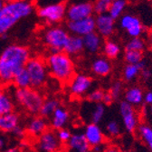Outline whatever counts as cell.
I'll return each mask as SVG.
<instances>
[{
	"label": "cell",
	"mask_w": 152,
	"mask_h": 152,
	"mask_svg": "<svg viewBox=\"0 0 152 152\" xmlns=\"http://www.w3.org/2000/svg\"><path fill=\"white\" fill-rule=\"evenodd\" d=\"M127 1L125 0H113L111 1V5L108 14L114 20L122 16V14L127 7Z\"/></svg>",
	"instance_id": "29"
},
{
	"label": "cell",
	"mask_w": 152,
	"mask_h": 152,
	"mask_svg": "<svg viewBox=\"0 0 152 152\" xmlns=\"http://www.w3.org/2000/svg\"><path fill=\"white\" fill-rule=\"evenodd\" d=\"M67 5L64 2H57L43 5L38 7L37 15L48 25L53 26L61 23L66 17Z\"/></svg>",
	"instance_id": "7"
},
{
	"label": "cell",
	"mask_w": 152,
	"mask_h": 152,
	"mask_svg": "<svg viewBox=\"0 0 152 152\" xmlns=\"http://www.w3.org/2000/svg\"><path fill=\"white\" fill-rule=\"evenodd\" d=\"M84 50L83 39L78 36H70L69 40L64 49V52L72 56H77Z\"/></svg>",
	"instance_id": "22"
},
{
	"label": "cell",
	"mask_w": 152,
	"mask_h": 152,
	"mask_svg": "<svg viewBox=\"0 0 152 152\" xmlns=\"http://www.w3.org/2000/svg\"><path fill=\"white\" fill-rule=\"evenodd\" d=\"M113 101H114V99H113L112 96L110 95V92H104L103 99H102V103L104 106H105V105L109 106V105H110Z\"/></svg>",
	"instance_id": "39"
},
{
	"label": "cell",
	"mask_w": 152,
	"mask_h": 152,
	"mask_svg": "<svg viewBox=\"0 0 152 152\" xmlns=\"http://www.w3.org/2000/svg\"><path fill=\"white\" fill-rule=\"evenodd\" d=\"M83 134L91 148L104 143L105 137L103 134V131L97 124H88L84 128Z\"/></svg>",
	"instance_id": "17"
},
{
	"label": "cell",
	"mask_w": 152,
	"mask_h": 152,
	"mask_svg": "<svg viewBox=\"0 0 152 152\" xmlns=\"http://www.w3.org/2000/svg\"><path fill=\"white\" fill-rule=\"evenodd\" d=\"M70 114L68 110L64 107H59L50 118V126L53 130H60L64 128L68 124Z\"/></svg>",
	"instance_id": "20"
},
{
	"label": "cell",
	"mask_w": 152,
	"mask_h": 152,
	"mask_svg": "<svg viewBox=\"0 0 152 152\" xmlns=\"http://www.w3.org/2000/svg\"><path fill=\"white\" fill-rule=\"evenodd\" d=\"M140 75H141L142 79H143L144 80H146V81L148 80V79H150L151 77H152V73H151V71H150L148 68H147V67H145V68L141 71Z\"/></svg>",
	"instance_id": "42"
},
{
	"label": "cell",
	"mask_w": 152,
	"mask_h": 152,
	"mask_svg": "<svg viewBox=\"0 0 152 152\" xmlns=\"http://www.w3.org/2000/svg\"><path fill=\"white\" fill-rule=\"evenodd\" d=\"M15 103L26 112L37 116V114L40 112L45 99L39 90L29 87L23 89L15 88Z\"/></svg>",
	"instance_id": "4"
},
{
	"label": "cell",
	"mask_w": 152,
	"mask_h": 152,
	"mask_svg": "<svg viewBox=\"0 0 152 152\" xmlns=\"http://www.w3.org/2000/svg\"><path fill=\"white\" fill-rule=\"evenodd\" d=\"M25 132H26V128H22L21 126H19V127H17V128L14 130V132L12 133V134L15 135V136L17 137V138H22V137L24 136V134H25Z\"/></svg>",
	"instance_id": "41"
},
{
	"label": "cell",
	"mask_w": 152,
	"mask_h": 152,
	"mask_svg": "<svg viewBox=\"0 0 152 152\" xmlns=\"http://www.w3.org/2000/svg\"><path fill=\"white\" fill-rule=\"evenodd\" d=\"M32 58L27 47L19 44H11L0 54V85L13 83L15 76L24 69Z\"/></svg>",
	"instance_id": "1"
},
{
	"label": "cell",
	"mask_w": 152,
	"mask_h": 152,
	"mask_svg": "<svg viewBox=\"0 0 152 152\" xmlns=\"http://www.w3.org/2000/svg\"><path fill=\"white\" fill-rule=\"evenodd\" d=\"M120 26L122 29L126 30L131 39L140 37L144 32V27L140 18L131 14H125L121 17Z\"/></svg>",
	"instance_id": "12"
},
{
	"label": "cell",
	"mask_w": 152,
	"mask_h": 152,
	"mask_svg": "<svg viewBox=\"0 0 152 152\" xmlns=\"http://www.w3.org/2000/svg\"><path fill=\"white\" fill-rule=\"evenodd\" d=\"M92 85V79L85 74L75 75L69 82L68 89L72 97L81 98L86 95Z\"/></svg>",
	"instance_id": "10"
},
{
	"label": "cell",
	"mask_w": 152,
	"mask_h": 152,
	"mask_svg": "<svg viewBox=\"0 0 152 152\" xmlns=\"http://www.w3.org/2000/svg\"><path fill=\"white\" fill-rule=\"evenodd\" d=\"M15 90V87L10 85H0V116L14 112Z\"/></svg>",
	"instance_id": "14"
},
{
	"label": "cell",
	"mask_w": 152,
	"mask_h": 152,
	"mask_svg": "<svg viewBox=\"0 0 152 152\" xmlns=\"http://www.w3.org/2000/svg\"><path fill=\"white\" fill-rule=\"evenodd\" d=\"M58 152H63V151H58Z\"/></svg>",
	"instance_id": "51"
},
{
	"label": "cell",
	"mask_w": 152,
	"mask_h": 152,
	"mask_svg": "<svg viewBox=\"0 0 152 152\" xmlns=\"http://www.w3.org/2000/svg\"><path fill=\"white\" fill-rule=\"evenodd\" d=\"M83 152H92L91 150H88V151H83Z\"/></svg>",
	"instance_id": "50"
},
{
	"label": "cell",
	"mask_w": 152,
	"mask_h": 152,
	"mask_svg": "<svg viewBox=\"0 0 152 152\" xmlns=\"http://www.w3.org/2000/svg\"><path fill=\"white\" fill-rule=\"evenodd\" d=\"M111 68V63L105 58H98L91 64V71L99 77H105L109 75Z\"/></svg>",
	"instance_id": "24"
},
{
	"label": "cell",
	"mask_w": 152,
	"mask_h": 152,
	"mask_svg": "<svg viewBox=\"0 0 152 152\" xmlns=\"http://www.w3.org/2000/svg\"><path fill=\"white\" fill-rule=\"evenodd\" d=\"M115 30V20L109 14L98 15L95 17V31L102 37H110Z\"/></svg>",
	"instance_id": "15"
},
{
	"label": "cell",
	"mask_w": 152,
	"mask_h": 152,
	"mask_svg": "<svg viewBox=\"0 0 152 152\" xmlns=\"http://www.w3.org/2000/svg\"><path fill=\"white\" fill-rule=\"evenodd\" d=\"M146 67L145 62L142 61L136 65H129L127 64L123 69V78L126 81L134 80L141 73V71Z\"/></svg>",
	"instance_id": "26"
},
{
	"label": "cell",
	"mask_w": 152,
	"mask_h": 152,
	"mask_svg": "<svg viewBox=\"0 0 152 152\" xmlns=\"http://www.w3.org/2000/svg\"><path fill=\"white\" fill-rule=\"evenodd\" d=\"M4 152H19V149L16 147H9L7 148Z\"/></svg>",
	"instance_id": "46"
},
{
	"label": "cell",
	"mask_w": 152,
	"mask_h": 152,
	"mask_svg": "<svg viewBox=\"0 0 152 152\" xmlns=\"http://www.w3.org/2000/svg\"><path fill=\"white\" fill-rule=\"evenodd\" d=\"M69 152H83L91 150V147L86 140L83 133L76 132L72 134V137L66 144Z\"/></svg>",
	"instance_id": "19"
},
{
	"label": "cell",
	"mask_w": 152,
	"mask_h": 152,
	"mask_svg": "<svg viewBox=\"0 0 152 152\" xmlns=\"http://www.w3.org/2000/svg\"><path fill=\"white\" fill-rule=\"evenodd\" d=\"M149 111H150V113L152 114V105L150 106V108H149Z\"/></svg>",
	"instance_id": "48"
},
{
	"label": "cell",
	"mask_w": 152,
	"mask_h": 152,
	"mask_svg": "<svg viewBox=\"0 0 152 152\" xmlns=\"http://www.w3.org/2000/svg\"><path fill=\"white\" fill-rule=\"evenodd\" d=\"M105 115V106L102 103L95 104L91 113V121L92 124H97L102 120Z\"/></svg>",
	"instance_id": "31"
},
{
	"label": "cell",
	"mask_w": 152,
	"mask_h": 152,
	"mask_svg": "<svg viewBox=\"0 0 152 152\" xmlns=\"http://www.w3.org/2000/svg\"><path fill=\"white\" fill-rule=\"evenodd\" d=\"M19 126H20V117L16 112L14 111L0 116V133L2 134L13 133Z\"/></svg>",
	"instance_id": "18"
},
{
	"label": "cell",
	"mask_w": 152,
	"mask_h": 152,
	"mask_svg": "<svg viewBox=\"0 0 152 152\" xmlns=\"http://www.w3.org/2000/svg\"><path fill=\"white\" fill-rule=\"evenodd\" d=\"M106 131L108 133V135H110V137L115 138V137L120 136L121 132V128L120 124L116 120H111L107 124Z\"/></svg>",
	"instance_id": "35"
},
{
	"label": "cell",
	"mask_w": 152,
	"mask_h": 152,
	"mask_svg": "<svg viewBox=\"0 0 152 152\" xmlns=\"http://www.w3.org/2000/svg\"><path fill=\"white\" fill-rule=\"evenodd\" d=\"M48 126L49 123L46 119L41 116H34L28 120L26 131L31 137L39 138L46 130H48Z\"/></svg>",
	"instance_id": "16"
},
{
	"label": "cell",
	"mask_w": 152,
	"mask_h": 152,
	"mask_svg": "<svg viewBox=\"0 0 152 152\" xmlns=\"http://www.w3.org/2000/svg\"><path fill=\"white\" fill-rule=\"evenodd\" d=\"M109 92L110 93V95L112 96L114 100L119 99L121 97L122 92H123V84H122V82L119 81V80L115 81L111 85L110 90Z\"/></svg>",
	"instance_id": "37"
},
{
	"label": "cell",
	"mask_w": 152,
	"mask_h": 152,
	"mask_svg": "<svg viewBox=\"0 0 152 152\" xmlns=\"http://www.w3.org/2000/svg\"><path fill=\"white\" fill-rule=\"evenodd\" d=\"M83 39L84 49L91 54L99 52L102 47L103 46L102 37L96 31L85 36Z\"/></svg>",
	"instance_id": "21"
},
{
	"label": "cell",
	"mask_w": 152,
	"mask_h": 152,
	"mask_svg": "<svg viewBox=\"0 0 152 152\" xmlns=\"http://www.w3.org/2000/svg\"><path fill=\"white\" fill-rule=\"evenodd\" d=\"M125 101L131 106H140L144 101V92L140 87H131L124 93Z\"/></svg>",
	"instance_id": "23"
},
{
	"label": "cell",
	"mask_w": 152,
	"mask_h": 152,
	"mask_svg": "<svg viewBox=\"0 0 152 152\" xmlns=\"http://www.w3.org/2000/svg\"><path fill=\"white\" fill-rule=\"evenodd\" d=\"M104 152H121V151L116 147H108Z\"/></svg>",
	"instance_id": "45"
},
{
	"label": "cell",
	"mask_w": 152,
	"mask_h": 152,
	"mask_svg": "<svg viewBox=\"0 0 152 152\" xmlns=\"http://www.w3.org/2000/svg\"><path fill=\"white\" fill-rule=\"evenodd\" d=\"M144 102L148 105H152V91H148L144 95Z\"/></svg>",
	"instance_id": "44"
},
{
	"label": "cell",
	"mask_w": 152,
	"mask_h": 152,
	"mask_svg": "<svg viewBox=\"0 0 152 152\" xmlns=\"http://www.w3.org/2000/svg\"><path fill=\"white\" fill-rule=\"evenodd\" d=\"M138 133L142 141L152 151V127L147 124H141L138 127Z\"/></svg>",
	"instance_id": "30"
},
{
	"label": "cell",
	"mask_w": 152,
	"mask_h": 152,
	"mask_svg": "<svg viewBox=\"0 0 152 152\" xmlns=\"http://www.w3.org/2000/svg\"><path fill=\"white\" fill-rule=\"evenodd\" d=\"M103 53L108 59H114L118 58V56L121 53V47L118 43L113 40H106L103 44L102 47Z\"/></svg>",
	"instance_id": "28"
},
{
	"label": "cell",
	"mask_w": 152,
	"mask_h": 152,
	"mask_svg": "<svg viewBox=\"0 0 152 152\" xmlns=\"http://www.w3.org/2000/svg\"><path fill=\"white\" fill-rule=\"evenodd\" d=\"M31 79V87L40 89L47 82L49 71L45 61L39 56H32L26 66Z\"/></svg>",
	"instance_id": "6"
},
{
	"label": "cell",
	"mask_w": 152,
	"mask_h": 152,
	"mask_svg": "<svg viewBox=\"0 0 152 152\" xmlns=\"http://www.w3.org/2000/svg\"><path fill=\"white\" fill-rule=\"evenodd\" d=\"M7 139L5 136V134H2L0 133V152L1 151H5L7 148Z\"/></svg>",
	"instance_id": "40"
},
{
	"label": "cell",
	"mask_w": 152,
	"mask_h": 152,
	"mask_svg": "<svg viewBox=\"0 0 152 152\" xmlns=\"http://www.w3.org/2000/svg\"><path fill=\"white\" fill-rule=\"evenodd\" d=\"M60 107V102L57 99L49 98L44 100V103L41 107L39 115L45 119H49L54 113V111Z\"/></svg>",
	"instance_id": "25"
},
{
	"label": "cell",
	"mask_w": 152,
	"mask_h": 152,
	"mask_svg": "<svg viewBox=\"0 0 152 152\" xmlns=\"http://www.w3.org/2000/svg\"><path fill=\"white\" fill-rule=\"evenodd\" d=\"M150 49L152 51V39H151V43H150Z\"/></svg>",
	"instance_id": "49"
},
{
	"label": "cell",
	"mask_w": 152,
	"mask_h": 152,
	"mask_svg": "<svg viewBox=\"0 0 152 152\" xmlns=\"http://www.w3.org/2000/svg\"><path fill=\"white\" fill-rule=\"evenodd\" d=\"M49 74L61 83H69L75 76V65L69 55L62 52L51 53L45 60Z\"/></svg>",
	"instance_id": "3"
},
{
	"label": "cell",
	"mask_w": 152,
	"mask_h": 152,
	"mask_svg": "<svg viewBox=\"0 0 152 152\" xmlns=\"http://www.w3.org/2000/svg\"><path fill=\"white\" fill-rule=\"evenodd\" d=\"M111 5L110 0H97L93 3V11L98 15L108 14Z\"/></svg>",
	"instance_id": "33"
},
{
	"label": "cell",
	"mask_w": 152,
	"mask_h": 152,
	"mask_svg": "<svg viewBox=\"0 0 152 152\" xmlns=\"http://www.w3.org/2000/svg\"><path fill=\"white\" fill-rule=\"evenodd\" d=\"M119 111L126 131L129 133L135 132L139 127V119L134 107L123 100L120 103Z\"/></svg>",
	"instance_id": "11"
},
{
	"label": "cell",
	"mask_w": 152,
	"mask_h": 152,
	"mask_svg": "<svg viewBox=\"0 0 152 152\" xmlns=\"http://www.w3.org/2000/svg\"><path fill=\"white\" fill-rule=\"evenodd\" d=\"M14 87L15 88H29L31 87V79L29 77V74L26 71V67L19 71L14 78L13 80Z\"/></svg>",
	"instance_id": "27"
},
{
	"label": "cell",
	"mask_w": 152,
	"mask_h": 152,
	"mask_svg": "<svg viewBox=\"0 0 152 152\" xmlns=\"http://www.w3.org/2000/svg\"><path fill=\"white\" fill-rule=\"evenodd\" d=\"M103 95H104V91L102 89L97 88L91 90V92L88 93L87 95V99L90 102H93V103H102V99H103Z\"/></svg>",
	"instance_id": "36"
},
{
	"label": "cell",
	"mask_w": 152,
	"mask_h": 152,
	"mask_svg": "<svg viewBox=\"0 0 152 152\" xmlns=\"http://www.w3.org/2000/svg\"><path fill=\"white\" fill-rule=\"evenodd\" d=\"M34 4L26 0H11L6 1L0 10V37L7 36L19 21L32 15Z\"/></svg>",
	"instance_id": "2"
},
{
	"label": "cell",
	"mask_w": 152,
	"mask_h": 152,
	"mask_svg": "<svg viewBox=\"0 0 152 152\" xmlns=\"http://www.w3.org/2000/svg\"><path fill=\"white\" fill-rule=\"evenodd\" d=\"M107 148L108 147L105 145V143H102V144H100V145H97V146H94V147L91 148V150L92 152H104Z\"/></svg>",
	"instance_id": "43"
},
{
	"label": "cell",
	"mask_w": 152,
	"mask_h": 152,
	"mask_svg": "<svg viewBox=\"0 0 152 152\" xmlns=\"http://www.w3.org/2000/svg\"><path fill=\"white\" fill-rule=\"evenodd\" d=\"M5 3H6V1H2V0H0V10L2 9V7H4Z\"/></svg>",
	"instance_id": "47"
},
{
	"label": "cell",
	"mask_w": 152,
	"mask_h": 152,
	"mask_svg": "<svg viewBox=\"0 0 152 152\" xmlns=\"http://www.w3.org/2000/svg\"><path fill=\"white\" fill-rule=\"evenodd\" d=\"M42 37L44 44L51 52L57 53L64 51L70 35L68 30L61 26H51L44 30Z\"/></svg>",
	"instance_id": "5"
},
{
	"label": "cell",
	"mask_w": 152,
	"mask_h": 152,
	"mask_svg": "<svg viewBox=\"0 0 152 152\" xmlns=\"http://www.w3.org/2000/svg\"><path fill=\"white\" fill-rule=\"evenodd\" d=\"M124 59L127 64L136 65L143 61V54L140 51L135 50H125Z\"/></svg>",
	"instance_id": "32"
},
{
	"label": "cell",
	"mask_w": 152,
	"mask_h": 152,
	"mask_svg": "<svg viewBox=\"0 0 152 152\" xmlns=\"http://www.w3.org/2000/svg\"><path fill=\"white\" fill-rule=\"evenodd\" d=\"M56 133H57V137H58V139H59V140H60V142L62 144H64V143L67 144L68 141L70 140L71 137H72L71 131L69 129H67L66 128H62L60 130H57Z\"/></svg>",
	"instance_id": "38"
},
{
	"label": "cell",
	"mask_w": 152,
	"mask_h": 152,
	"mask_svg": "<svg viewBox=\"0 0 152 152\" xmlns=\"http://www.w3.org/2000/svg\"><path fill=\"white\" fill-rule=\"evenodd\" d=\"M145 48V42L141 37H135L131 39L125 47V50H135L142 52Z\"/></svg>",
	"instance_id": "34"
},
{
	"label": "cell",
	"mask_w": 152,
	"mask_h": 152,
	"mask_svg": "<svg viewBox=\"0 0 152 152\" xmlns=\"http://www.w3.org/2000/svg\"><path fill=\"white\" fill-rule=\"evenodd\" d=\"M67 29L72 36L84 37L95 32V17L91 16L78 21H67Z\"/></svg>",
	"instance_id": "13"
},
{
	"label": "cell",
	"mask_w": 152,
	"mask_h": 152,
	"mask_svg": "<svg viewBox=\"0 0 152 152\" xmlns=\"http://www.w3.org/2000/svg\"><path fill=\"white\" fill-rule=\"evenodd\" d=\"M36 147L39 152H58L61 151L62 143L57 137L56 131L48 129L38 138Z\"/></svg>",
	"instance_id": "8"
},
{
	"label": "cell",
	"mask_w": 152,
	"mask_h": 152,
	"mask_svg": "<svg viewBox=\"0 0 152 152\" xmlns=\"http://www.w3.org/2000/svg\"><path fill=\"white\" fill-rule=\"evenodd\" d=\"M93 3L91 2H78L67 6L66 18L68 21H78L92 16Z\"/></svg>",
	"instance_id": "9"
}]
</instances>
